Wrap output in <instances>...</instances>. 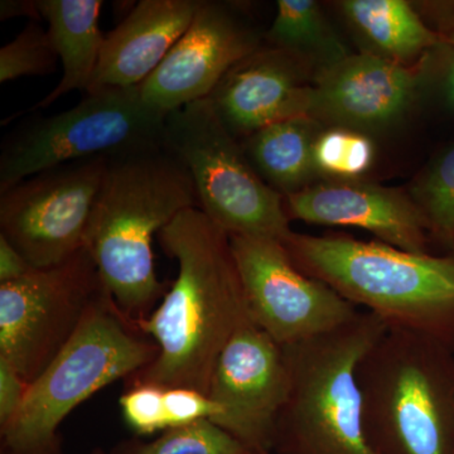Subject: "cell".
Here are the masks:
<instances>
[{
    "instance_id": "6da1fadb",
    "label": "cell",
    "mask_w": 454,
    "mask_h": 454,
    "mask_svg": "<svg viewBox=\"0 0 454 454\" xmlns=\"http://www.w3.org/2000/svg\"><path fill=\"white\" fill-rule=\"evenodd\" d=\"M178 276L160 306L136 322L152 337L158 356L134 384L188 387L207 395L227 343L252 324L230 235L199 207L181 212L160 231Z\"/></svg>"
},
{
    "instance_id": "7a4b0ae2",
    "label": "cell",
    "mask_w": 454,
    "mask_h": 454,
    "mask_svg": "<svg viewBox=\"0 0 454 454\" xmlns=\"http://www.w3.org/2000/svg\"><path fill=\"white\" fill-rule=\"evenodd\" d=\"M199 207L190 176L164 146L107 158L85 247L129 321H142L166 294L152 241L181 212Z\"/></svg>"
},
{
    "instance_id": "3957f363",
    "label": "cell",
    "mask_w": 454,
    "mask_h": 454,
    "mask_svg": "<svg viewBox=\"0 0 454 454\" xmlns=\"http://www.w3.org/2000/svg\"><path fill=\"white\" fill-rule=\"evenodd\" d=\"M293 264L355 306L454 352V253L415 254L345 234L292 232L283 241Z\"/></svg>"
},
{
    "instance_id": "277c9868",
    "label": "cell",
    "mask_w": 454,
    "mask_h": 454,
    "mask_svg": "<svg viewBox=\"0 0 454 454\" xmlns=\"http://www.w3.org/2000/svg\"><path fill=\"white\" fill-rule=\"evenodd\" d=\"M364 434L376 454H454V352L389 327L358 364Z\"/></svg>"
},
{
    "instance_id": "5b68a950",
    "label": "cell",
    "mask_w": 454,
    "mask_h": 454,
    "mask_svg": "<svg viewBox=\"0 0 454 454\" xmlns=\"http://www.w3.org/2000/svg\"><path fill=\"white\" fill-rule=\"evenodd\" d=\"M387 328L366 310L330 333L282 346L289 390L271 454H376L364 434L356 370Z\"/></svg>"
},
{
    "instance_id": "8992f818",
    "label": "cell",
    "mask_w": 454,
    "mask_h": 454,
    "mask_svg": "<svg viewBox=\"0 0 454 454\" xmlns=\"http://www.w3.org/2000/svg\"><path fill=\"white\" fill-rule=\"evenodd\" d=\"M142 334L106 293L28 385L20 411L0 429V454H62L59 428L65 418L98 390L142 372L157 358V345Z\"/></svg>"
},
{
    "instance_id": "52a82bcc",
    "label": "cell",
    "mask_w": 454,
    "mask_h": 454,
    "mask_svg": "<svg viewBox=\"0 0 454 454\" xmlns=\"http://www.w3.org/2000/svg\"><path fill=\"white\" fill-rule=\"evenodd\" d=\"M163 146L190 176L200 210L227 234L280 243L292 234L284 197L260 178L210 98L167 114Z\"/></svg>"
},
{
    "instance_id": "ba28073f",
    "label": "cell",
    "mask_w": 454,
    "mask_h": 454,
    "mask_svg": "<svg viewBox=\"0 0 454 454\" xmlns=\"http://www.w3.org/2000/svg\"><path fill=\"white\" fill-rule=\"evenodd\" d=\"M166 118L143 100L139 86L91 90L71 109L33 118L5 137L0 192L62 164L163 146Z\"/></svg>"
},
{
    "instance_id": "9c48e42d",
    "label": "cell",
    "mask_w": 454,
    "mask_h": 454,
    "mask_svg": "<svg viewBox=\"0 0 454 454\" xmlns=\"http://www.w3.org/2000/svg\"><path fill=\"white\" fill-rule=\"evenodd\" d=\"M106 293L86 247L52 267L0 284V357L31 384Z\"/></svg>"
},
{
    "instance_id": "30bf717a",
    "label": "cell",
    "mask_w": 454,
    "mask_h": 454,
    "mask_svg": "<svg viewBox=\"0 0 454 454\" xmlns=\"http://www.w3.org/2000/svg\"><path fill=\"white\" fill-rule=\"evenodd\" d=\"M107 158L62 164L0 192V235L33 268L65 262L85 247Z\"/></svg>"
},
{
    "instance_id": "8fae6325",
    "label": "cell",
    "mask_w": 454,
    "mask_h": 454,
    "mask_svg": "<svg viewBox=\"0 0 454 454\" xmlns=\"http://www.w3.org/2000/svg\"><path fill=\"white\" fill-rule=\"evenodd\" d=\"M254 324L278 345L330 333L357 316V307L330 286L307 277L274 239L230 236Z\"/></svg>"
},
{
    "instance_id": "7c38bea8",
    "label": "cell",
    "mask_w": 454,
    "mask_h": 454,
    "mask_svg": "<svg viewBox=\"0 0 454 454\" xmlns=\"http://www.w3.org/2000/svg\"><path fill=\"white\" fill-rule=\"evenodd\" d=\"M264 35L240 5L201 0L187 31L139 86L143 100L168 114L207 98L236 64L264 43Z\"/></svg>"
},
{
    "instance_id": "4fadbf2b",
    "label": "cell",
    "mask_w": 454,
    "mask_h": 454,
    "mask_svg": "<svg viewBox=\"0 0 454 454\" xmlns=\"http://www.w3.org/2000/svg\"><path fill=\"white\" fill-rule=\"evenodd\" d=\"M288 390L282 346L252 322L235 333L215 367L207 396L223 411L210 420L253 454L270 453Z\"/></svg>"
},
{
    "instance_id": "5bb4252c",
    "label": "cell",
    "mask_w": 454,
    "mask_h": 454,
    "mask_svg": "<svg viewBox=\"0 0 454 454\" xmlns=\"http://www.w3.org/2000/svg\"><path fill=\"white\" fill-rule=\"evenodd\" d=\"M433 68V53L406 66L370 52L348 55L318 71L306 115L325 128L364 133L399 121L411 110Z\"/></svg>"
},
{
    "instance_id": "9a60e30c",
    "label": "cell",
    "mask_w": 454,
    "mask_h": 454,
    "mask_svg": "<svg viewBox=\"0 0 454 454\" xmlns=\"http://www.w3.org/2000/svg\"><path fill=\"white\" fill-rule=\"evenodd\" d=\"M289 219L330 226H354L381 243L430 254L429 225L411 195L361 181H325L284 197Z\"/></svg>"
},
{
    "instance_id": "2e32d148",
    "label": "cell",
    "mask_w": 454,
    "mask_h": 454,
    "mask_svg": "<svg viewBox=\"0 0 454 454\" xmlns=\"http://www.w3.org/2000/svg\"><path fill=\"white\" fill-rule=\"evenodd\" d=\"M306 68L295 57L262 43L223 77L208 98L227 130L247 139L273 122L306 115Z\"/></svg>"
},
{
    "instance_id": "e0dca14e",
    "label": "cell",
    "mask_w": 454,
    "mask_h": 454,
    "mask_svg": "<svg viewBox=\"0 0 454 454\" xmlns=\"http://www.w3.org/2000/svg\"><path fill=\"white\" fill-rule=\"evenodd\" d=\"M201 0H140L106 35L92 80L98 88H138L187 31ZM88 91V92H89Z\"/></svg>"
},
{
    "instance_id": "ac0fdd59",
    "label": "cell",
    "mask_w": 454,
    "mask_h": 454,
    "mask_svg": "<svg viewBox=\"0 0 454 454\" xmlns=\"http://www.w3.org/2000/svg\"><path fill=\"white\" fill-rule=\"evenodd\" d=\"M103 4L101 0H38L62 64V77L52 91L25 113L46 109L70 92L86 94L91 88L106 35L98 25Z\"/></svg>"
},
{
    "instance_id": "d6986e66",
    "label": "cell",
    "mask_w": 454,
    "mask_h": 454,
    "mask_svg": "<svg viewBox=\"0 0 454 454\" xmlns=\"http://www.w3.org/2000/svg\"><path fill=\"white\" fill-rule=\"evenodd\" d=\"M343 16L369 51L406 66L419 64L441 44V35L404 0H345Z\"/></svg>"
},
{
    "instance_id": "ffe728a7",
    "label": "cell",
    "mask_w": 454,
    "mask_h": 454,
    "mask_svg": "<svg viewBox=\"0 0 454 454\" xmlns=\"http://www.w3.org/2000/svg\"><path fill=\"white\" fill-rule=\"evenodd\" d=\"M321 122L301 115L267 125L243 140L244 151L260 178L283 197L312 186L318 172L315 145Z\"/></svg>"
},
{
    "instance_id": "44dd1931",
    "label": "cell",
    "mask_w": 454,
    "mask_h": 454,
    "mask_svg": "<svg viewBox=\"0 0 454 454\" xmlns=\"http://www.w3.org/2000/svg\"><path fill=\"white\" fill-rule=\"evenodd\" d=\"M264 43L315 65L318 71L330 67L349 53L313 0H279ZM317 71V73H318Z\"/></svg>"
},
{
    "instance_id": "7402d4cb",
    "label": "cell",
    "mask_w": 454,
    "mask_h": 454,
    "mask_svg": "<svg viewBox=\"0 0 454 454\" xmlns=\"http://www.w3.org/2000/svg\"><path fill=\"white\" fill-rule=\"evenodd\" d=\"M408 193L428 221L432 244L454 253V145L432 160Z\"/></svg>"
},
{
    "instance_id": "603a6c76",
    "label": "cell",
    "mask_w": 454,
    "mask_h": 454,
    "mask_svg": "<svg viewBox=\"0 0 454 454\" xmlns=\"http://www.w3.org/2000/svg\"><path fill=\"white\" fill-rule=\"evenodd\" d=\"M373 158L372 140L361 131L325 128L316 140L317 172L336 181H356L372 168Z\"/></svg>"
},
{
    "instance_id": "cb8c5ba5",
    "label": "cell",
    "mask_w": 454,
    "mask_h": 454,
    "mask_svg": "<svg viewBox=\"0 0 454 454\" xmlns=\"http://www.w3.org/2000/svg\"><path fill=\"white\" fill-rule=\"evenodd\" d=\"M121 454H253L210 419L164 430L151 443L131 444Z\"/></svg>"
},
{
    "instance_id": "d4e9b609",
    "label": "cell",
    "mask_w": 454,
    "mask_h": 454,
    "mask_svg": "<svg viewBox=\"0 0 454 454\" xmlns=\"http://www.w3.org/2000/svg\"><path fill=\"white\" fill-rule=\"evenodd\" d=\"M59 61L49 31L38 22H29L13 41L0 49V82L49 76L55 73Z\"/></svg>"
},
{
    "instance_id": "484cf974",
    "label": "cell",
    "mask_w": 454,
    "mask_h": 454,
    "mask_svg": "<svg viewBox=\"0 0 454 454\" xmlns=\"http://www.w3.org/2000/svg\"><path fill=\"white\" fill-rule=\"evenodd\" d=\"M164 391L166 387L160 385L134 384L121 397L122 415L138 434H153L160 430L168 429Z\"/></svg>"
},
{
    "instance_id": "4316f807",
    "label": "cell",
    "mask_w": 454,
    "mask_h": 454,
    "mask_svg": "<svg viewBox=\"0 0 454 454\" xmlns=\"http://www.w3.org/2000/svg\"><path fill=\"white\" fill-rule=\"evenodd\" d=\"M168 429L187 426L201 419H214L221 414V406L201 391L188 387H166L164 391Z\"/></svg>"
},
{
    "instance_id": "83f0119b",
    "label": "cell",
    "mask_w": 454,
    "mask_h": 454,
    "mask_svg": "<svg viewBox=\"0 0 454 454\" xmlns=\"http://www.w3.org/2000/svg\"><path fill=\"white\" fill-rule=\"evenodd\" d=\"M435 22V31L441 35V44L435 52L443 57L441 90L447 106L454 110V3H432L428 5Z\"/></svg>"
},
{
    "instance_id": "f1b7e54d",
    "label": "cell",
    "mask_w": 454,
    "mask_h": 454,
    "mask_svg": "<svg viewBox=\"0 0 454 454\" xmlns=\"http://www.w3.org/2000/svg\"><path fill=\"white\" fill-rule=\"evenodd\" d=\"M28 385L8 361L0 357V429L7 427L20 411Z\"/></svg>"
},
{
    "instance_id": "f546056e",
    "label": "cell",
    "mask_w": 454,
    "mask_h": 454,
    "mask_svg": "<svg viewBox=\"0 0 454 454\" xmlns=\"http://www.w3.org/2000/svg\"><path fill=\"white\" fill-rule=\"evenodd\" d=\"M35 269L8 239L0 235V284L16 282Z\"/></svg>"
},
{
    "instance_id": "4dcf8cb0",
    "label": "cell",
    "mask_w": 454,
    "mask_h": 454,
    "mask_svg": "<svg viewBox=\"0 0 454 454\" xmlns=\"http://www.w3.org/2000/svg\"><path fill=\"white\" fill-rule=\"evenodd\" d=\"M28 18L31 22L42 20L38 0H2L0 2V20Z\"/></svg>"
},
{
    "instance_id": "1f68e13d",
    "label": "cell",
    "mask_w": 454,
    "mask_h": 454,
    "mask_svg": "<svg viewBox=\"0 0 454 454\" xmlns=\"http://www.w3.org/2000/svg\"><path fill=\"white\" fill-rule=\"evenodd\" d=\"M91 454H109V453H106V452H104V450H95L94 452H92Z\"/></svg>"
},
{
    "instance_id": "d6a6232c",
    "label": "cell",
    "mask_w": 454,
    "mask_h": 454,
    "mask_svg": "<svg viewBox=\"0 0 454 454\" xmlns=\"http://www.w3.org/2000/svg\"><path fill=\"white\" fill-rule=\"evenodd\" d=\"M256 454H271V453H269V452H259V453H256Z\"/></svg>"
}]
</instances>
